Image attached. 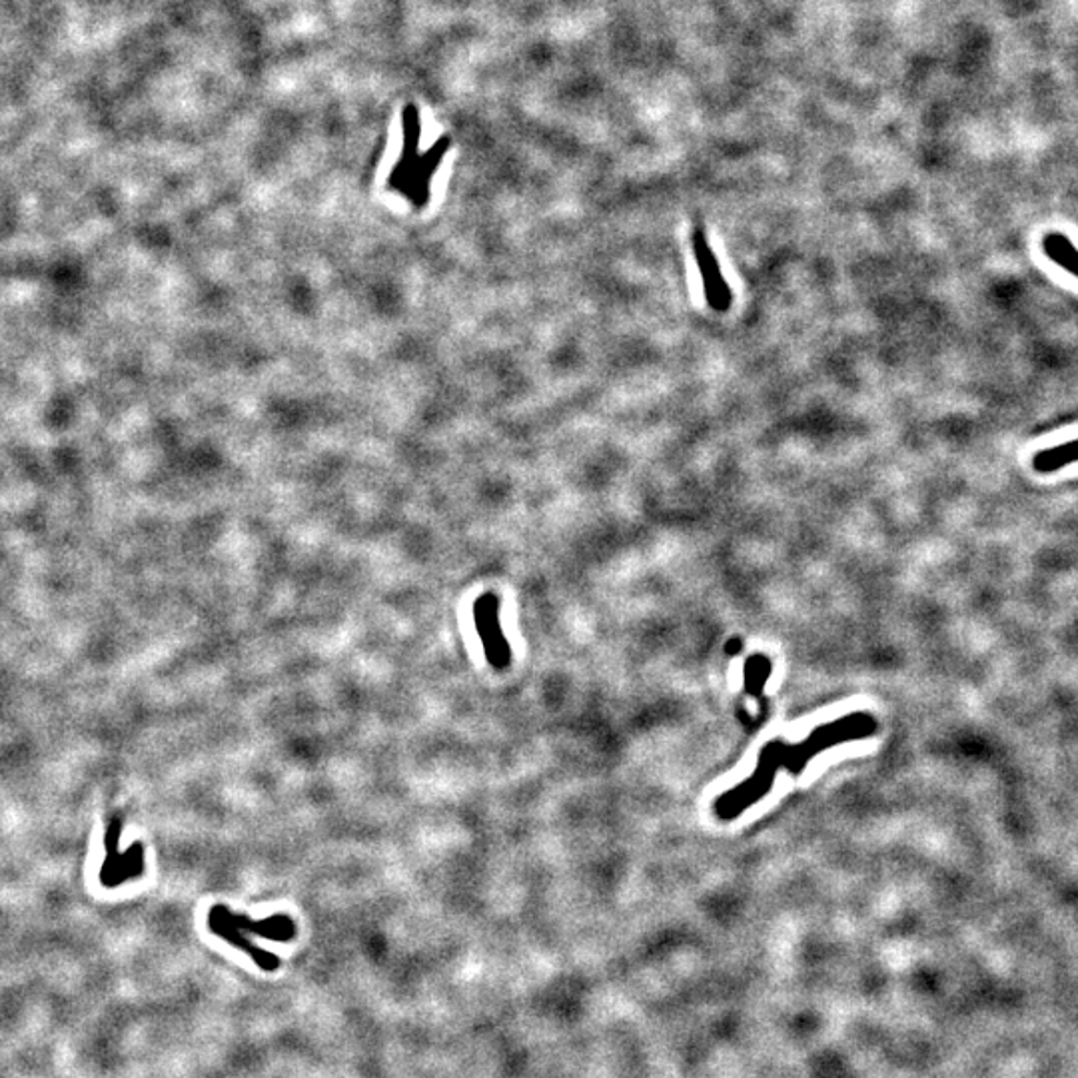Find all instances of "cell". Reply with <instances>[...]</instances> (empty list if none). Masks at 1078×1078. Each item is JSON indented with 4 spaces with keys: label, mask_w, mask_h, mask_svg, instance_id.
I'll return each instance as SVG.
<instances>
[{
    "label": "cell",
    "mask_w": 1078,
    "mask_h": 1078,
    "mask_svg": "<svg viewBox=\"0 0 1078 1078\" xmlns=\"http://www.w3.org/2000/svg\"><path fill=\"white\" fill-rule=\"evenodd\" d=\"M473 619H475V628L480 633V640L484 645L485 657H487L490 666L499 669V671L508 669L511 666V647L506 642L504 631L499 625L496 595H484L482 599L475 602Z\"/></svg>",
    "instance_id": "obj_1"
},
{
    "label": "cell",
    "mask_w": 1078,
    "mask_h": 1078,
    "mask_svg": "<svg viewBox=\"0 0 1078 1078\" xmlns=\"http://www.w3.org/2000/svg\"><path fill=\"white\" fill-rule=\"evenodd\" d=\"M693 252L697 267L702 272L703 284H705V298L715 312H728L731 306V290L729 284L721 274L719 262L715 258L714 250L707 240V232L703 226H697L693 232Z\"/></svg>",
    "instance_id": "obj_2"
},
{
    "label": "cell",
    "mask_w": 1078,
    "mask_h": 1078,
    "mask_svg": "<svg viewBox=\"0 0 1078 1078\" xmlns=\"http://www.w3.org/2000/svg\"><path fill=\"white\" fill-rule=\"evenodd\" d=\"M208 929L216 934V937H220V939H224L226 943H231L232 946L244 951L248 957L255 961L260 969L267 970V972H274V970L278 969L280 958L276 955H272V953H268L264 949L256 946L243 931H238L236 927H232L231 922L226 921L220 915L219 905L212 907L210 915H208Z\"/></svg>",
    "instance_id": "obj_3"
},
{
    "label": "cell",
    "mask_w": 1078,
    "mask_h": 1078,
    "mask_svg": "<svg viewBox=\"0 0 1078 1078\" xmlns=\"http://www.w3.org/2000/svg\"><path fill=\"white\" fill-rule=\"evenodd\" d=\"M219 910L220 915L231 922L232 927H236L243 933L256 934V937H262L268 941H278V943H288L296 937V922L292 921L288 915H274V917H268L262 921H250L244 915L232 913L228 907L219 905Z\"/></svg>",
    "instance_id": "obj_4"
},
{
    "label": "cell",
    "mask_w": 1078,
    "mask_h": 1078,
    "mask_svg": "<svg viewBox=\"0 0 1078 1078\" xmlns=\"http://www.w3.org/2000/svg\"><path fill=\"white\" fill-rule=\"evenodd\" d=\"M1042 252L1056 267L1078 280V248L1063 232H1046L1042 236Z\"/></svg>",
    "instance_id": "obj_5"
},
{
    "label": "cell",
    "mask_w": 1078,
    "mask_h": 1078,
    "mask_svg": "<svg viewBox=\"0 0 1078 1078\" xmlns=\"http://www.w3.org/2000/svg\"><path fill=\"white\" fill-rule=\"evenodd\" d=\"M1078 461V439L1058 444L1054 448L1042 449L1032 458V470L1037 473H1054L1075 466Z\"/></svg>",
    "instance_id": "obj_6"
}]
</instances>
